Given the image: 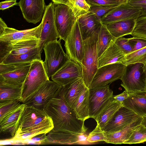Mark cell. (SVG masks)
<instances>
[{
	"instance_id": "cell-14",
	"label": "cell",
	"mask_w": 146,
	"mask_h": 146,
	"mask_svg": "<svg viewBox=\"0 0 146 146\" xmlns=\"http://www.w3.org/2000/svg\"><path fill=\"white\" fill-rule=\"evenodd\" d=\"M141 16V11L128 3L121 4L108 12L101 18L102 24L107 25L131 19H137Z\"/></svg>"
},
{
	"instance_id": "cell-23",
	"label": "cell",
	"mask_w": 146,
	"mask_h": 146,
	"mask_svg": "<svg viewBox=\"0 0 146 146\" xmlns=\"http://www.w3.org/2000/svg\"><path fill=\"white\" fill-rule=\"evenodd\" d=\"M86 86L82 78L76 79L63 86L64 99L71 108H73L76 102Z\"/></svg>"
},
{
	"instance_id": "cell-5",
	"label": "cell",
	"mask_w": 146,
	"mask_h": 146,
	"mask_svg": "<svg viewBox=\"0 0 146 146\" xmlns=\"http://www.w3.org/2000/svg\"><path fill=\"white\" fill-rule=\"evenodd\" d=\"M60 41L59 40L49 42L43 47L45 55L43 65L49 78L70 60L63 49Z\"/></svg>"
},
{
	"instance_id": "cell-18",
	"label": "cell",
	"mask_w": 146,
	"mask_h": 146,
	"mask_svg": "<svg viewBox=\"0 0 146 146\" xmlns=\"http://www.w3.org/2000/svg\"><path fill=\"white\" fill-rule=\"evenodd\" d=\"M47 134L44 144H84L88 142L87 141L88 135L86 133L52 130Z\"/></svg>"
},
{
	"instance_id": "cell-11",
	"label": "cell",
	"mask_w": 146,
	"mask_h": 146,
	"mask_svg": "<svg viewBox=\"0 0 146 146\" xmlns=\"http://www.w3.org/2000/svg\"><path fill=\"white\" fill-rule=\"evenodd\" d=\"M54 18L59 40L65 41L69 34L76 19L72 9L62 4H55Z\"/></svg>"
},
{
	"instance_id": "cell-34",
	"label": "cell",
	"mask_w": 146,
	"mask_h": 146,
	"mask_svg": "<svg viewBox=\"0 0 146 146\" xmlns=\"http://www.w3.org/2000/svg\"><path fill=\"white\" fill-rule=\"evenodd\" d=\"M145 141L146 127L141 124L134 129L130 136L124 144H137Z\"/></svg>"
},
{
	"instance_id": "cell-38",
	"label": "cell",
	"mask_w": 146,
	"mask_h": 146,
	"mask_svg": "<svg viewBox=\"0 0 146 146\" xmlns=\"http://www.w3.org/2000/svg\"><path fill=\"white\" fill-rule=\"evenodd\" d=\"M114 42L125 55L133 52V48L129 38L121 37L116 39Z\"/></svg>"
},
{
	"instance_id": "cell-25",
	"label": "cell",
	"mask_w": 146,
	"mask_h": 146,
	"mask_svg": "<svg viewBox=\"0 0 146 146\" xmlns=\"http://www.w3.org/2000/svg\"><path fill=\"white\" fill-rule=\"evenodd\" d=\"M136 19L122 20L106 25L112 36L116 39L125 35H132L135 28Z\"/></svg>"
},
{
	"instance_id": "cell-9",
	"label": "cell",
	"mask_w": 146,
	"mask_h": 146,
	"mask_svg": "<svg viewBox=\"0 0 146 146\" xmlns=\"http://www.w3.org/2000/svg\"><path fill=\"white\" fill-rule=\"evenodd\" d=\"M60 86L53 81L48 80L28 97L23 103L27 106L44 110Z\"/></svg>"
},
{
	"instance_id": "cell-17",
	"label": "cell",
	"mask_w": 146,
	"mask_h": 146,
	"mask_svg": "<svg viewBox=\"0 0 146 146\" xmlns=\"http://www.w3.org/2000/svg\"><path fill=\"white\" fill-rule=\"evenodd\" d=\"M18 4L28 22L36 24L42 18L46 6L44 0H20Z\"/></svg>"
},
{
	"instance_id": "cell-24",
	"label": "cell",
	"mask_w": 146,
	"mask_h": 146,
	"mask_svg": "<svg viewBox=\"0 0 146 146\" xmlns=\"http://www.w3.org/2000/svg\"><path fill=\"white\" fill-rule=\"evenodd\" d=\"M125 56L124 53L113 40L107 49L98 58V68L110 64L122 63Z\"/></svg>"
},
{
	"instance_id": "cell-21",
	"label": "cell",
	"mask_w": 146,
	"mask_h": 146,
	"mask_svg": "<svg viewBox=\"0 0 146 146\" xmlns=\"http://www.w3.org/2000/svg\"><path fill=\"white\" fill-rule=\"evenodd\" d=\"M77 19L84 40L100 31L102 23L90 11L79 16Z\"/></svg>"
},
{
	"instance_id": "cell-19",
	"label": "cell",
	"mask_w": 146,
	"mask_h": 146,
	"mask_svg": "<svg viewBox=\"0 0 146 146\" xmlns=\"http://www.w3.org/2000/svg\"><path fill=\"white\" fill-rule=\"evenodd\" d=\"M39 40L31 39L9 44H0V63L8 54H20L37 47Z\"/></svg>"
},
{
	"instance_id": "cell-3",
	"label": "cell",
	"mask_w": 146,
	"mask_h": 146,
	"mask_svg": "<svg viewBox=\"0 0 146 146\" xmlns=\"http://www.w3.org/2000/svg\"><path fill=\"white\" fill-rule=\"evenodd\" d=\"M99 32L84 40V54L81 64L82 78L86 86L89 88L98 68L97 42Z\"/></svg>"
},
{
	"instance_id": "cell-36",
	"label": "cell",
	"mask_w": 146,
	"mask_h": 146,
	"mask_svg": "<svg viewBox=\"0 0 146 146\" xmlns=\"http://www.w3.org/2000/svg\"><path fill=\"white\" fill-rule=\"evenodd\" d=\"M106 139V132L102 130L99 125L97 123L95 128L88 135L87 141L90 143L105 142Z\"/></svg>"
},
{
	"instance_id": "cell-30",
	"label": "cell",
	"mask_w": 146,
	"mask_h": 146,
	"mask_svg": "<svg viewBox=\"0 0 146 146\" xmlns=\"http://www.w3.org/2000/svg\"><path fill=\"white\" fill-rule=\"evenodd\" d=\"M31 64L11 72L0 74V81L23 85L29 71Z\"/></svg>"
},
{
	"instance_id": "cell-39",
	"label": "cell",
	"mask_w": 146,
	"mask_h": 146,
	"mask_svg": "<svg viewBox=\"0 0 146 146\" xmlns=\"http://www.w3.org/2000/svg\"><path fill=\"white\" fill-rule=\"evenodd\" d=\"M116 6H91L90 11L95 15L98 19L101 21V17Z\"/></svg>"
},
{
	"instance_id": "cell-20",
	"label": "cell",
	"mask_w": 146,
	"mask_h": 146,
	"mask_svg": "<svg viewBox=\"0 0 146 146\" xmlns=\"http://www.w3.org/2000/svg\"><path fill=\"white\" fill-rule=\"evenodd\" d=\"M26 106L22 103L0 120L1 134L9 133L12 138L14 136L20 119Z\"/></svg>"
},
{
	"instance_id": "cell-6",
	"label": "cell",
	"mask_w": 146,
	"mask_h": 146,
	"mask_svg": "<svg viewBox=\"0 0 146 146\" xmlns=\"http://www.w3.org/2000/svg\"><path fill=\"white\" fill-rule=\"evenodd\" d=\"M49 78L46 72L42 60H36L31 64L29 72L23 85L20 101L23 103Z\"/></svg>"
},
{
	"instance_id": "cell-27",
	"label": "cell",
	"mask_w": 146,
	"mask_h": 146,
	"mask_svg": "<svg viewBox=\"0 0 146 146\" xmlns=\"http://www.w3.org/2000/svg\"><path fill=\"white\" fill-rule=\"evenodd\" d=\"M22 85L14 84L5 81H0V103L20 100Z\"/></svg>"
},
{
	"instance_id": "cell-29",
	"label": "cell",
	"mask_w": 146,
	"mask_h": 146,
	"mask_svg": "<svg viewBox=\"0 0 146 146\" xmlns=\"http://www.w3.org/2000/svg\"><path fill=\"white\" fill-rule=\"evenodd\" d=\"M41 51L38 47H36L27 52L20 54H8L1 63L6 64H19L31 62L36 60H42Z\"/></svg>"
},
{
	"instance_id": "cell-40",
	"label": "cell",
	"mask_w": 146,
	"mask_h": 146,
	"mask_svg": "<svg viewBox=\"0 0 146 146\" xmlns=\"http://www.w3.org/2000/svg\"><path fill=\"white\" fill-rule=\"evenodd\" d=\"M31 62L6 64L0 63V74L10 72L28 65Z\"/></svg>"
},
{
	"instance_id": "cell-13",
	"label": "cell",
	"mask_w": 146,
	"mask_h": 146,
	"mask_svg": "<svg viewBox=\"0 0 146 146\" xmlns=\"http://www.w3.org/2000/svg\"><path fill=\"white\" fill-rule=\"evenodd\" d=\"M42 25L41 22L36 27L22 30L7 27L0 34V44H9L25 40L39 39Z\"/></svg>"
},
{
	"instance_id": "cell-48",
	"label": "cell",
	"mask_w": 146,
	"mask_h": 146,
	"mask_svg": "<svg viewBox=\"0 0 146 146\" xmlns=\"http://www.w3.org/2000/svg\"><path fill=\"white\" fill-rule=\"evenodd\" d=\"M7 27L5 22L2 19L0 18V34H1L4 31L5 29Z\"/></svg>"
},
{
	"instance_id": "cell-12",
	"label": "cell",
	"mask_w": 146,
	"mask_h": 146,
	"mask_svg": "<svg viewBox=\"0 0 146 146\" xmlns=\"http://www.w3.org/2000/svg\"><path fill=\"white\" fill-rule=\"evenodd\" d=\"M125 66L122 63H116L104 65L98 68L89 88L106 85L120 79Z\"/></svg>"
},
{
	"instance_id": "cell-15",
	"label": "cell",
	"mask_w": 146,
	"mask_h": 146,
	"mask_svg": "<svg viewBox=\"0 0 146 146\" xmlns=\"http://www.w3.org/2000/svg\"><path fill=\"white\" fill-rule=\"evenodd\" d=\"M140 117L130 109L122 106L115 113L103 130L106 132L119 131Z\"/></svg>"
},
{
	"instance_id": "cell-45",
	"label": "cell",
	"mask_w": 146,
	"mask_h": 146,
	"mask_svg": "<svg viewBox=\"0 0 146 146\" xmlns=\"http://www.w3.org/2000/svg\"><path fill=\"white\" fill-rule=\"evenodd\" d=\"M18 3L16 0H7L2 1L0 3V9L3 10L14 5H17Z\"/></svg>"
},
{
	"instance_id": "cell-28",
	"label": "cell",
	"mask_w": 146,
	"mask_h": 146,
	"mask_svg": "<svg viewBox=\"0 0 146 146\" xmlns=\"http://www.w3.org/2000/svg\"><path fill=\"white\" fill-rule=\"evenodd\" d=\"M89 94V88L86 86L73 108L77 118L84 121L90 118Z\"/></svg>"
},
{
	"instance_id": "cell-43",
	"label": "cell",
	"mask_w": 146,
	"mask_h": 146,
	"mask_svg": "<svg viewBox=\"0 0 146 146\" xmlns=\"http://www.w3.org/2000/svg\"><path fill=\"white\" fill-rule=\"evenodd\" d=\"M128 3L141 11L140 17H146V0H129Z\"/></svg>"
},
{
	"instance_id": "cell-10",
	"label": "cell",
	"mask_w": 146,
	"mask_h": 146,
	"mask_svg": "<svg viewBox=\"0 0 146 146\" xmlns=\"http://www.w3.org/2000/svg\"><path fill=\"white\" fill-rule=\"evenodd\" d=\"M54 7L55 4L52 2L46 6L41 21L42 27L37 47L41 50L47 43L60 38L55 22Z\"/></svg>"
},
{
	"instance_id": "cell-4",
	"label": "cell",
	"mask_w": 146,
	"mask_h": 146,
	"mask_svg": "<svg viewBox=\"0 0 146 146\" xmlns=\"http://www.w3.org/2000/svg\"><path fill=\"white\" fill-rule=\"evenodd\" d=\"M120 80L121 86L128 93L146 91V64L137 63L125 65Z\"/></svg>"
},
{
	"instance_id": "cell-37",
	"label": "cell",
	"mask_w": 146,
	"mask_h": 146,
	"mask_svg": "<svg viewBox=\"0 0 146 146\" xmlns=\"http://www.w3.org/2000/svg\"><path fill=\"white\" fill-rule=\"evenodd\" d=\"M22 103L20 100L0 103V120Z\"/></svg>"
},
{
	"instance_id": "cell-1",
	"label": "cell",
	"mask_w": 146,
	"mask_h": 146,
	"mask_svg": "<svg viewBox=\"0 0 146 146\" xmlns=\"http://www.w3.org/2000/svg\"><path fill=\"white\" fill-rule=\"evenodd\" d=\"M44 110L52 120V130L86 133L88 128L84 121L77 118L74 109L65 101L63 86H60Z\"/></svg>"
},
{
	"instance_id": "cell-47",
	"label": "cell",
	"mask_w": 146,
	"mask_h": 146,
	"mask_svg": "<svg viewBox=\"0 0 146 146\" xmlns=\"http://www.w3.org/2000/svg\"><path fill=\"white\" fill-rule=\"evenodd\" d=\"M54 4H62L66 5L70 7V0H51Z\"/></svg>"
},
{
	"instance_id": "cell-50",
	"label": "cell",
	"mask_w": 146,
	"mask_h": 146,
	"mask_svg": "<svg viewBox=\"0 0 146 146\" xmlns=\"http://www.w3.org/2000/svg\"><path fill=\"white\" fill-rule=\"evenodd\" d=\"M75 0H77L78 1H82L85 3H87L86 0H70V1H74Z\"/></svg>"
},
{
	"instance_id": "cell-22",
	"label": "cell",
	"mask_w": 146,
	"mask_h": 146,
	"mask_svg": "<svg viewBox=\"0 0 146 146\" xmlns=\"http://www.w3.org/2000/svg\"><path fill=\"white\" fill-rule=\"evenodd\" d=\"M129 94L128 97L122 102V106L130 109L141 117L146 116V91Z\"/></svg>"
},
{
	"instance_id": "cell-42",
	"label": "cell",
	"mask_w": 146,
	"mask_h": 146,
	"mask_svg": "<svg viewBox=\"0 0 146 146\" xmlns=\"http://www.w3.org/2000/svg\"><path fill=\"white\" fill-rule=\"evenodd\" d=\"M129 41L133 47V52L138 50L146 46V38L133 37L129 38Z\"/></svg>"
},
{
	"instance_id": "cell-26",
	"label": "cell",
	"mask_w": 146,
	"mask_h": 146,
	"mask_svg": "<svg viewBox=\"0 0 146 146\" xmlns=\"http://www.w3.org/2000/svg\"><path fill=\"white\" fill-rule=\"evenodd\" d=\"M142 117L129 124L123 129L115 132H106L107 139L105 142L114 144H122L128 139L133 130L141 123Z\"/></svg>"
},
{
	"instance_id": "cell-41",
	"label": "cell",
	"mask_w": 146,
	"mask_h": 146,
	"mask_svg": "<svg viewBox=\"0 0 146 146\" xmlns=\"http://www.w3.org/2000/svg\"><path fill=\"white\" fill-rule=\"evenodd\" d=\"M91 6H116L120 4L118 0H86Z\"/></svg>"
},
{
	"instance_id": "cell-31",
	"label": "cell",
	"mask_w": 146,
	"mask_h": 146,
	"mask_svg": "<svg viewBox=\"0 0 146 146\" xmlns=\"http://www.w3.org/2000/svg\"><path fill=\"white\" fill-rule=\"evenodd\" d=\"M122 106V103L113 98L99 114L95 120L102 130L116 112Z\"/></svg>"
},
{
	"instance_id": "cell-7",
	"label": "cell",
	"mask_w": 146,
	"mask_h": 146,
	"mask_svg": "<svg viewBox=\"0 0 146 146\" xmlns=\"http://www.w3.org/2000/svg\"><path fill=\"white\" fill-rule=\"evenodd\" d=\"M90 118L96 120L108 104L113 99V92L109 85L89 88Z\"/></svg>"
},
{
	"instance_id": "cell-44",
	"label": "cell",
	"mask_w": 146,
	"mask_h": 146,
	"mask_svg": "<svg viewBox=\"0 0 146 146\" xmlns=\"http://www.w3.org/2000/svg\"><path fill=\"white\" fill-rule=\"evenodd\" d=\"M46 134L42 133L38 134L28 139L25 142L31 141L36 144H44L47 138Z\"/></svg>"
},
{
	"instance_id": "cell-46",
	"label": "cell",
	"mask_w": 146,
	"mask_h": 146,
	"mask_svg": "<svg viewBox=\"0 0 146 146\" xmlns=\"http://www.w3.org/2000/svg\"><path fill=\"white\" fill-rule=\"evenodd\" d=\"M129 93L125 90L122 93L117 95L113 96V98L117 101L122 103L128 96Z\"/></svg>"
},
{
	"instance_id": "cell-35",
	"label": "cell",
	"mask_w": 146,
	"mask_h": 146,
	"mask_svg": "<svg viewBox=\"0 0 146 146\" xmlns=\"http://www.w3.org/2000/svg\"><path fill=\"white\" fill-rule=\"evenodd\" d=\"M90 6L88 3L77 0L70 1V8L76 18L89 11Z\"/></svg>"
},
{
	"instance_id": "cell-32",
	"label": "cell",
	"mask_w": 146,
	"mask_h": 146,
	"mask_svg": "<svg viewBox=\"0 0 146 146\" xmlns=\"http://www.w3.org/2000/svg\"><path fill=\"white\" fill-rule=\"evenodd\" d=\"M115 39L108 30L106 25L102 24L98 33L97 42L98 58L108 47L112 40Z\"/></svg>"
},
{
	"instance_id": "cell-49",
	"label": "cell",
	"mask_w": 146,
	"mask_h": 146,
	"mask_svg": "<svg viewBox=\"0 0 146 146\" xmlns=\"http://www.w3.org/2000/svg\"><path fill=\"white\" fill-rule=\"evenodd\" d=\"M141 124L146 127V116L142 117Z\"/></svg>"
},
{
	"instance_id": "cell-33",
	"label": "cell",
	"mask_w": 146,
	"mask_h": 146,
	"mask_svg": "<svg viewBox=\"0 0 146 146\" xmlns=\"http://www.w3.org/2000/svg\"><path fill=\"white\" fill-rule=\"evenodd\" d=\"M137 63L146 64V46L125 55L122 62L125 65Z\"/></svg>"
},
{
	"instance_id": "cell-16",
	"label": "cell",
	"mask_w": 146,
	"mask_h": 146,
	"mask_svg": "<svg viewBox=\"0 0 146 146\" xmlns=\"http://www.w3.org/2000/svg\"><path fill=\"white\" fill-rule=\"evenodd\" d=\"M81 65L70 60L51 76L53 81L60 86H64L78 78H82Z\"/></svg>"
},
{
	"instance_id": "cell-2",
	"label": "cell",
	"mask_w": 146,
	"mask_h": 146,
	"mask_svg": "<svg viewBox=\"0 0 146 146\" xmlns=\"http://www.w3.org/2000/svg\"><path fill=\"white\" fill-rule=\"evenodd\" d=\"M53 127L51 118L44 110L26 105L20 119L16 132L10 140L25 141L38 134H47Z\"/></svg>"
},
{
	"instance_id": "cell-8",
	"label": "cell",
	"mask_w": 146,
	"mask_h": 146,
	"mask_svg": "<svg viewBox=\"0 0 146 146\" xmlns=\"http://www.w3.org/2000/svg\"><path fill=\"white\" fill-rule=\"evenodd\" d=\"M64 41L66 54L70 60L81 64L84 54V44L77 18Z\"/></svg>"
}]
</instances>
